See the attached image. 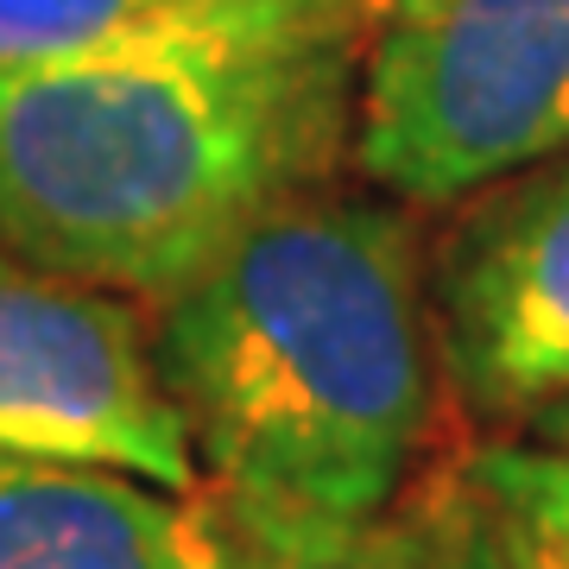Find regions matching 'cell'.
<instances>
[{
	"label": "cell",
	"instance_id": "obj_1",
	"mask_svg": "<svg viewBox=\"0 0 569 569\" xmlns=\"http://www.w3.org/2000/svg\"><path fill=\"white\" fill-rule=\"evenodd\" d=\"M152 355L228 507L373 519L443 425V348L406 209L305 190L152 305Z\"/></svg>",
	"mask_w": 569,
	"mask_h": 569
},
{
	"label": "cell",
	"instance_id": "obj_2",
	"mask_svg": "<svg viewBox=\"0 0 569 569\" xmlns=\"http://www.w3.org/2000/svg\"><path fill=\"white\" fill-rule=\"evenodd\" d=\"M361 44L0 70V241L164 305L247 222L355 159Z\"/></svg>",
	"mask_w": 569,
	"mask_h": 569
},
{
	"label": "cell",
	"instance_id": "obj_3",
	"mask_svg": "<svg viewBox=\"0 0 569 569\" xmlns=\"http://www.w3.org/2000/svg\"><path fill=\"white\" fill-rule=\"evenodd\" d=\"M569 152V0H373L355 164L406 209Z\"/></svg>",
	"mask_w": 569,
	"mask_h": 569
},
{
	"label": "cell",
	"instance_id": "obj_4",
	"mask_svg": "<svg viewBox=\"0 0 569 569\" xmlns=\"http://www.w3.org/2000/svg\"><path fill=\"white\" fill-rule=\"evenodd\" d=\"M0 462L121 468L197 493L203 468L133 298L0 241Z\"/></svg>",
	"mask_w": 569,
	"mask_h": 569
},
{
	"label": "cell",
	"instance_id": "obj_5",
	"mask_svg": "<svg viewBox=\"0 0 569 569\" xmlns=\"http://www.w3.org/2000/svg\"><path fill=\"white\" fill-rule=\"evenodd\" d=\"M475 197L430 272L437 348L468 418L531 425L569 399V152Z\"/></svg>",
	"mask_w": 569,
	"mask_h": 569
},
{
	"label": "cell",
	"instance_id": "obj_6",
	"mask_svg": "<svg viewBox=\"0 0 569 569\" xmlns=\"http://www.w3.org/2000/svg\"><path fill=\"white\" fill-rule=\"evenodd\" d=\"M209 488L171 493L121 468L0 462V569H222Z\"/></svg>",
	"mask_w": 569,
	"mask_h": 569
},
{
	"label": "cell",
	"instance_id": "obj_7",
	"mask_svg": "<svg viewBox=\"0 0 569 569\" xmlns=\"http://www.w3.org/2000/svg\"><path fill=\"white\" fill-rule=\"evenodd\" d=\"M373 0H0V70L367 39Z\"/></svg>",
	"mask_w": 569,
	"mask_h": 569
},
{
	"label": "cell",
	"instance_id": "obj_8",
	"mask_svg": "<svg viewBox=\"0 0 569 569\" xmlns=\"http://www.w3.org/2000/svg\"><path fill=\"white\" fill-rule=\"evenodd\" d=\"M216 512L228 531L222 569H462L468 557L462 526L418 493L373 519H310L228 500H216Z\"/></svg>",
	"mask_w": 569,
	"mask_h": 569
},
{
	"label": "cell",
	"instance_id": "obj_9",
	"mask_svg": "<svg viewBox=\"0 0 569 569\" xmlns=\"http://www.w3.org/2000/svg\"><path fill=\"white\" fill-rule=\"evenodd\" d=\"M468 481H475V519L488 531L493 563L569 569V449H481Z\"/></svg>",
	"mask_w": 569,
	"mask_h": 569
},
{
	"label": "cell",
	"instance_id": "obj_10",
	"mask_svg": "<svg viewBox=\"0 0 569 569\" xmlns=\"http://www.w3.org/2000/svg\"><path fill=\"white\" fill-rule=\"evenodd\" d=\"M531 430H538V443L569 449V399H563V406H550L545 418H531Z\"/></svg>",
	"mask_w": 569,
	"mask_h": 569
}]
</instances>
